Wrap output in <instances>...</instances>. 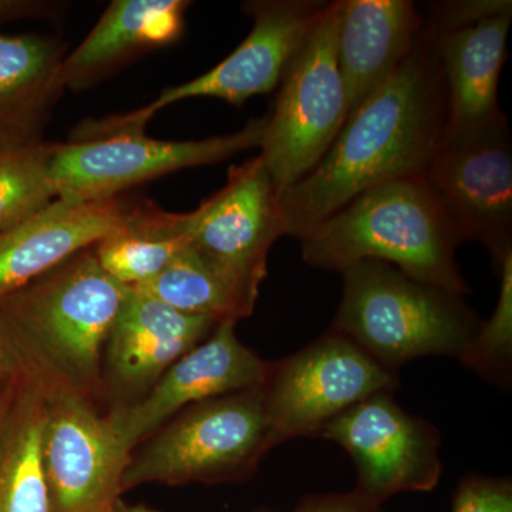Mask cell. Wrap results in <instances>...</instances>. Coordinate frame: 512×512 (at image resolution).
<instances>
[{
    "mask_svg": "<svg viewBox=\"0 0 512 512\" xmlns=\"http://www.w3.org/2000/svg\"><path fill=\"white\" fill-rule=\"evenodd\" d=\"M448 94L433 32L346 120L319 164L281 194L286 235L308 229L377 185L421 175L447 136Z\"/></svg>",
    "mask_w": 512,
    "mask_h": 512,
    "instance_id": "obj_1",
    "label": "cell"
},
{
    "mask_svg": "<svg viewBox=\"0 0 512 512\" xmlns=\"http://www.w3.org/2000/svg\"><path fill=\"white\" fill-rule=\"evenodd\" d=\"M130 288L84 249L0 301V332L15 372L45 393L103 399L101 360Z\"/></svg>",
    "mask_w": 512,
    "mask_h": 512,
    "instance_id": "obj_2",
    "label": "cell"
},
{
    "mask_svg": "<svg viewBox=\"0 0 512 512\" xmlns=\"http://www.w3.org/2000/svg\"><path fill=\"white\" fill-rule=\"evenodd\" d=\"M299 241L303 261L313 268L342 272L376 259L421 284L470 293L456 259L460 238L421 175L363 192Z\"/></svg>",
    "mask_w": 512,
    "mask_h": 512,
    "instance_id": "obj_3",
    "label": "cell"
},
{
    "mask_svg": "<svg viewBox=\"0 0 512 512\" xmlns=\"http://www.w3.org/2000/svg\"><path fill=\"white\" fill-rule=\"evenodd\" d=\"M340 274L343 296L330 328L392 372L417 357L460 356L483 323L463 296L387 262L367 259Z\"/></svg>",
    "mask_w": 512,
    "mask_h": 512,
    "instance_id": "obj_4",
    "label": "cell"
},
{
    "mask_svg": "<svg viewBox=\"0 0 512 512\" xmlns=\"http://www.w3.org/2000/svg\"><path fill=\"white\" fill-rule=\"evenodd\" d=\"M275 446L261 387L225 394L181 410L134 448L121 488L241 483Z\"/></svg>",
    "mask_w": 512,
    "mask_h": 512,
    "instance_id": "obj_5",
    "label": "cell"
},
{
    "mask_svg": "<svg viewBox=\"0 0 512 512\" xmlns=\"http://www.w3.org/2000/svg\"><path fill=\"white\" fill-rule=\"evenodd\" d=\"M342 0L326 3L279 82L261 156L279 192L311 173L349 117L336 40Z\"/></svg>",
    "mask_w": 512,
    "mask_h": 512,
    "instance_id": "obj_6",
    "label": "cell"
},
{
    "mask_svg": "<svg viewBox=\"0 0 512 512\" xmlns=\"http://www.w3.org/2000/svg\"><path fill=\"white\" fill-rule=\"evenodd\" d=\"M268 114L237 133L204 140L165 141L144 131H121L89 140L55 144L50 181L56 200L90 202L184 168L221 163L241 151L261 148Z\"/></svg>",
    "mask_w": 512,
    "mask_h": 512,
    "instance_id": "obj_7",
    "label": "cell"
},
{
    "mask_svg": "<svg viewBox=\"0 0 512 512\" xmlns=\"http://www.w3.org/2000/svg\"><path fill=\"white\" fill-rule=\"evenodd\" d=\"M396 372L330 328L308 346L269 362L261 386L276 446L298 437H316L330 421L357 403L399 387Z\"/></svg>",
    "mask_w": 512,
    "mask_h": 512,
    "instance_id": "obj_8",
    "label": "cell"
},
{
    "mask_svg": "<svg viewBox=\"0 0 512 512\" xmlns=\"http://www.w3.org/2000/svg\"><path fill=\"white\" fill-rule=\"evenodd\" d=\"M328 2L316 0H251L242 10L254 20L251 33L220 64L180 86L168 87L153 103L103 120L84 121L73 138L89 140L121 133L144 131L157 111L177 101L214 97L241 106L251 97L278 87L286 64L301 46Z\"/></svg>",
    "mask_w": 512,
    "mask_h": 512,
    "instance_id": "obj_9",
    "label": "cell"
},
{
    "mask_svg": "<svg viewBox=\"0 0 512 512\" xmlns=\"http://www.w3.org/2000/svg\"><path fill=\"white\" fill-rule=\"evenodd\" d=\"M512 141L503 111L447 131L424 173L461 244L477 241L500 268L512 252Z\"/></svg>",
    "mask_w": 512,
    "mask_h": 512,
    "instance_id": "obj_10",
    "label": "cell"
},
{
    "mask_svg": "<svg viewBox=\"0 0 512 512\" xmlns=\"http://www.w3.org/2000/svg\"><path fill=\"white\" fill-rule=\"evenodd\" d=\"M339 444L356 467L355 491L373 503L407 491H431L443 474L440 433L400 407L393 393L357 403L320 431Z\"/></svg>",
    "mask_w": 512,
    "mask_h": 512,
    "instance_id": "obj_11",
    "label": "cell"
},
{
    "mask_svg": "<svg viewBox=\"0 0 512 512\" xmlns=\"http://www.w3.org/2000/svg\"><path fill=\"white\" fill-rule=\"evenodd\" d=\"M45 396L42 457L49 512H113L133 451L96 400L70 392Z\"/></svg>",
    "mask_w": 512,
    "mask_h": 512,
    "instance_id": "obj_12",
    "label": "cell"
},
{
    "mask_svg": "<svg viewBox=\"0 0 512 512\" xmlns=\"http://www.w3.org/2000/svg\"><path fill=\"white\" fill-rule=\"evenodd\" d=\"M174 231L258 289L272 245L286 235L281 192L255 156L228 170L227 184L197 210L174 214Z\"/></svg>",
    "mask_w": 512,
    "mask_h": 512,
    "instance_id": "obj_13",
    "label": "cell"
},
{
    "mask_svg": "<svg viewBox=\"0 0 512 512\" xmlns=\"http://www.w3.org/2000/svg\"><path fill=\"white\" fill-rule=\"evenodd\" d=\"M235 326L234 322L218 323L211 335L180 357L146 396L128 406L111 407L107 419L128 450L134 451L192 404L264 384L269 362L238 339Z\"/></svg>",
    "mask_w": 512,
    "mask_h": 512,
    "instance_id": "obj_14",
    "label": "cell"
},
{
    "mask_svg": "<svg viewBox=\"0 0 512 512\" xmlns=\"http://www.w3.org/2000/svg\"><path fill=\"white\" fill-rule=\"evenodd\" d=\"M217 325L215 319L175 311L130 288L103 350V399H109L111 407L136 403Z\"/></svg>",
    "mask_w": 512,
    "mask_h": 512,
    "instance_id": "obj_15",
    "label": "cell"
},
{
    "mask_svg": "<svg viewBox=\"0 0 512 512\" xmlns=\"http://www.w3.org/2000/svg\"><path fill=\"white\" fill-rule=\"evenodd\" d=\"M127 205L55 200L0 235V301L123 227Z\"/></svg>",
    "mask_w": 512,
    "mask_h": 512,
    "instance_id": "obj_16",
    "label": "cell"
},
{
    "mask_svg": "<svg viewBox=\"0 0 512 512\" xmlns=\"http://www.w3.org/2000/svg\"><path fill=\"white\" fill-rule=\"evenodd\" d=\"M424 23L410 0H342L336 55L349 116L409 57Z\"/></svg>",
    "mask_w": 512,
    "mask_h": 512,
    "instance_id": "obj_17",
    "label": "cell"
},
{
    "mask_svg": "<svg viewBox=\"0 0 512 512\" xmlns=\"http://www.w3.org/2000/svg\"><path fill=\"white\" fill-rule=\"evenodd\" d=\"M188 6L184 0H114L86 39L63 57L57 86L86 89L140 53L174 43L183 35Z\"/></svg>",
    "mask_w": 512,
    "mask_h": 512,
    "instance_id": "obj_18",
    "label": "cell"
},
{
    "mask_svg": "<svg viewBox=\"0 0 512 512\" xmlns=\"http://www.w3.org/2000/svg\"><path fill=\"white\" fill-rule=\"evenodd\" d=\"M511 22L508 10L446 32L430 28L447 87L448 130L476 126L501 113L498 83L508 56Z\"/></svg>",
    "mask_w": 512,
    "mask_h": 512,
    "instance_id": "obj_19",
    "label": "cell"
},
{
    "mask_svg": "<svg viewBox=\"0 0 512 512\" xmlns=\"http://www.w3.org/2000/svg\"><path fill=\"white\" fill-rule=\"evenodd\" d=\"M64 47L36 35H0V153L42 143L63 90L56 74Z\"/></svg>",
    "mask_w": 512,
    "mask_h": 512,
    "instance_id": "obj_20",
    "label": "cell"
},
{
    "mask_svg": "<svg viewBox=\"0 0 512 512\" xmlns=\"http://www.w3.org/2000/svg\"><path fill=\"white\" fill-rule=\"evenodd\" d=\"M15 396L0 427V512H49L43 470L46 396L15 372Z\"/></svg>",
    "mask_w": 512,
    "mask_h": 512,
    "instance_id": "obj_21",
    "label": "cell"
},
{
    "mask_svg": "<svg viewBox=\"0 0 512 512\" xmlns=\"http://www.w3.org/2000/svg\"><path fill=\"white\" fill-rule=\"evenodd\" d=\"M187 315L238 323L254 312L258 289L188 242L148 284L133 286Z\"/></svg>",
    "mask_w": 512,
    "mask_h": 512,
    "instance_id": "obj_22",
    "label": "cell"
},
{
    "mask_svg": "<svg viewBox=\"0 0 512 512\" xmlns=\"http://www.w3.org/2000/svg\"><path fill=\"white\" fill-rule=\"evenodd\" d=\"M187 244L171 229L168 211L143 201L127 205L123 227L93 248L101 269L133 288L156 279Z\"/></svg>",
    "mask_w": 512,
    "mask_h": 512,
    "instance_id": "obj_23",
    "label": "cell"
},
{
    "mask_svg": "<svg viewBox=\"0 0 512 512\" xmlns=\"http://www.w3.org/2000/svg\"><path fill=\"white\" fill-rule=\"evenodd\" d=\"M53 146L42 141L0 153V235L56 200L49 171Z\"/></svg>",
    "mask_w": 512,
    "mask_h": 512,
    "instance_id": "obj_24",
    "label": "cell"
},
{
    "mask_svg": "<svg viewBox=\"0 0 512 512\" xmlns=\"http://www.w3.org/2000/svg\"><path fill=\"white\" fill-rule=\"evenodd\" d=\"M497 274L501 279L497 308L481 323L458 359L484 379L507 389L512 372V252L505 256Z\"/></svg>",
    "mask_w": 512,
    "mask_h": 512,
    "instance_id": "obj_25",
    "label": "cell"
},
{
    "mask_svg": "<svg viewBox=\"0 0 512 512\" xmlns=\"http://www.w3.org/2000/svg\"><path fill=\"white\" fill-rule=\"evenodd\" d=\"M453 512H512L510 478L464 477L454 491Z\"/></svg>",
    "mask_w": 512,
    "mask_h": 512,
    "instance_id": "obj_26",
    "label": "cell"
},
{
    "mask_svg": "<svg viewBox=\"0 0 512 512\" xmlns=\"http://www.w3.org/2000/svg\"><path fill=\"white\" fill-rule=\"evenodd\" d=\"M430 16L426 18L436 32L463 28L480 20L512 10L510 0H474V2L431 3Z\"/></svg>",
    "mask_w": 512,
    "mask_h": 512,
    "instance_id": "obj_27",
    "label": "cell"
},
{
    "mask_svg": "<svg viewBox=\"0 0 512 512\" xmlns=\"http://www.w3.org/2000/svg\"><path fill=\"white\" fill-rule=\"evenodd\" d=\"M293 512H384L382 505L367 500L355 490L343 494L308 495Z\"/></svg>",
    "mask_w": 512,
    "mask_h": 512,
    "instance_id": "obj_28",
    "label": "cell"
},
{
    "mask_svg": "<svg viewBox=\"0 0 512 512\" xmlns=\"http://www.w3.org/2000/svg\"><path fill=\"white\" fill-rule=\"evenodd\" d=\"M59 9V3L36 0H0V23L9 20L39 18Z\"/></svg>",
    "mask_w": 512,
    "mask_h": 512,
    "instance_id": "obj_29",
    "label": "cell"
},
{
    "mask_svg": "<svg viewBox=\"0 0 512 512\" xmlns=\"http://www.w3.org/2000/svg\"><path fill=\"white\" fill-rule=\"evenodd\" d=\"M15 375V366H13L12 357L0 332V384L8 382Z\"/></svg>",
    "mask_w": 512,
    "mask_h": 512,
    "instance_id": "obj_30",
    "label": "cell"
},
{
    "mask_svg": "<svg viewBox=\"0 0 512 512\" xmlns=\"http://www.w3.org/2000/svg\"><path fill=\"white\" fill-rule=\"evenodd\" d=\"M16 377L13 375L12 379L8 382L0 384V427H2L3 420H5L6 413H8L10 403H12L13 396H15Z\"/></svg>",
    "mask_w": 512,
    "mask_h": 512,
    "instance_id": "obj_31",
    "label": "cell"
},
{
    "mask_svg": "<svg viewBox=\"0 0 512 512\" xmlns=\"http://www.w3.org/2000/svg\"><path fill=\"white\" fill-rule=\"evenodd\" d=\"M113 512H161L144 504H128L121 498Z\"/></svg>",
    "mask_w": 512,
    "mask_h": 512,
    "instance_id": "obj_32",
    "label": "cell"
},
{
    "mask_svg": "<svg viewBox=\"0 0 512 512\" xmlns=\"http://www.w3.org/2000/svg\"><path fill=\"white\" fill-rule=\"evenodd\" d=\"M255 512H275V511H271V510H258V511H255Z\"/></svg>",
    "mask_w": 512,
    "mask_h": 512,
    "instance_id": "obj_33",
    "label": "cell"
}]
</instances>
